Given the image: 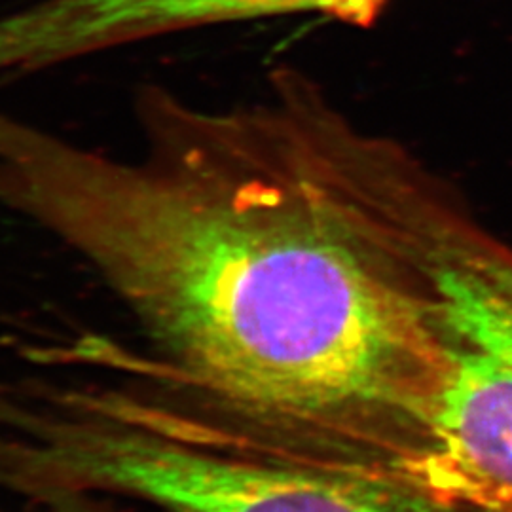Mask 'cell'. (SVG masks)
Masks as SVG:
<instances>
[{"mask_svg":"<svg viewBox=\"0 0 512 512\" xmlns=\"http://www.w3.org/2000/svg\"><path fill=\"white\" fill-rule=\"evenodd\" d=\"M131 156L0 109V203L90 266L148 351L105 365L270 448L412 475L448 372L444 184L296 80L152 90Z\"/></svg>","mask_w":512,"mask_h":512,"instance_id":"6da1fadb","label":"cell"},{"mask_svg":"<svg viewBox=\"0 0 512 512\" xmlns=\"http://www.w3.org/2000/svg\"><path fill=\"white\" fill-rule=\"evenodd\" d=\"M57 512H497L399 471L293 458L160 387L112 384L61 421Z\"/></svg>","mask_w":512,"mask_h":512,"instance_id":"7a4b0ae2","label":"cell"},{"mask_svg":"<svg viewBox=\"0 0 512 512\" xmlns=\"http://www.w3.org/2000/svg\"><path fill=\"white\" fill-rule=\"evenodd\" d=\"M448 372L414 476L512 512V247L452 194L433 219Z\"/></svg>","mask_w":512,"mask_h":512,"instance_id":"3957f363","label":"cell"},{"mask_svg":"<svg viewBox=\"0 0 512 512\" xmlns=\"http://www.w3.org/2000/svg\"><path fill=\"white\" fill-rule=\"evenodd\" d=\"M129 19L148 37L192 27L317 14L368 27L389 0H120Z\"/></svg>","mask_w":512,"mask_h":512,"instance_id":"277c9868","label":"cell"},{"mask_svg":"<svg viewBox=\"0 0 512 512\" xmlns=\"http://www.w3.org/2000/svg\"><path fill=\"white\" fill-rule=\"evenodd\" d=\"M0 512H6V511H2V509H0Z\"/></svg>","mask_w":512,"mask_h":512,"instance_id":"5b68a950","label":"cell"}]
</instances>
